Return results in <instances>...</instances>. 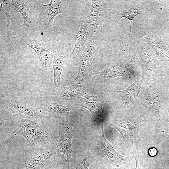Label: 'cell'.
Returning a JSON list of instances; mask_svg holds the SVG:
<instances>
[{"mask_svg":"<svg viewBox=\"0 0 169 169\" xmlns=\"http://www.w3.org/2000/svg\"><path fill=\"white\" fill-rule=\"evenodd\" d=\"M52 167V166H49V167H48V168H46V169H50Z\"/></svg>","mask_w":169,"mask_h":169,"instance_id":"28","label":"cell"},{"mask_svg":"<svg viewBox=\"0 0 169 169\" xmlns=\"http://www.w3.org/2000/svg\"><path fill=\"white\" fill-rule=\"evenodd\" d=\"M131 153L133 155L136 160V168L135 169H142L141 167L139 166V164L138 159L136 154V151H133L131 152Z\"/></svg>","mask_w":169,"mask_h":169,"instance_id":"25","label":"cell"},{"mask_svg":"<svg viewBox=\"0 0 169 169\" xmlns=\"http://www.w3.org/2000/svg\"><path fill=\"white\" fill-rule=\"evenodd\" d=\"M141 36L155 52L158 61L169 62V43L167 40L145 32Z\"/></svg>","mask_w":169,"mask_h":169,"instance_id":"16","label":"cell"},{"mask_svg":"<svg viewBox=\"0 0 169 169\" xmlns=\"http://www.w3.org/2000/svg\"><path fill=\"white\" fill-rule=\"evenodd\" d=\"M151 49L148 44L142 43L138 50L142 68L148 78L149 83L156 81L158 71V61Z\"/></svg>","mask_w":169,"mask_h":169,"instance_id":"8","label":"cell"},{"mask_svg":"<svg viewBox=\"0 0 169 169\" xmlns=\"http://www.w3.org/2000/svg\"><path fill=\"white\" fill-rule=\"evenodd\" d=\"M25 44L36 54L41 66L44 69L49 68L53 60L55 51L51 45L41 38H34L27 41Z\"/></svg>","mask_w":169,"mask_h":169,"instance_id":"11","label":"cell"},{"mask_svg":"<svg viewBox=\"0 0 169 169\" xmlns=\"http://www.w3.org/2000/svg\"><path fill=\"white\" fill-rule=\"evenodd\" d=\"M144 87L141 79H136L126 89L120 91H114L118 100L126 107H132L136 104L139 93Z\"/></svg>","mask_w":169,"mask_h":169,"instance_id":"15","label":"cell"},{"mask_svg":"<svg viewBox=\"0 0 169 169\" xmlns=\"http://www.w3.org/2000/svg\"><path fill=\"white\" fill-rule=\"evenodd\" d=\"M107 1H92L91 6L85 21L94 33L102 27L106 20L109 9Z\"/></svg>","mask_w":169,"mask_h":169,"instance_id":"7","label":"cell"},{"mask_svg":"<svg viewBox=\"0 0 169 169\" xmlns=\"http://www.w3.org/2000/svg\"><path fill=\"white\" fill-rule=\"evenodd\" d=\"M67 1L51 0L48 4H41L46 8L45 12L42 13L46 14L47 15V18L45 19H48L49 21L46 25H51L57 15L67 13L68 8Z\"/></svg>","mask_w":169,"mask_h":169,"instance_id":"19","label":"cell"},{"mask_svg":"<svg viewBox=\"0 0 169 169\" xmlns=\"http://www.w3.org/2000/svg\"><path fill=\"white\" fill-rule=\"evenodd\" d=\"M165 124L167 126H169V106L168 111L166 120L165 121Z\"/></svg>","mask_w":169,"mask_h":169,"instance_id":"27","label":"cell"},{"mask_svg":"<svg viewBox=\"0 0 169 169\" xmlns=\"http://www.w3.org/2000/svg\"><path fill=\"white\" fill-rule=\"evenodd\" d=\"M138 50L132 55L116 62L105 69L96 72L91 76L98 78L105 79L122 76L134 77L137 75L136 60Z\"/></svg>","mask_w":169,"mask_h":169,"instance_id":"3","label":"cell"},{"mask_svg":"<svg viewBox=\"0 0 169 169\" xmlns=\"http://www.w3.org/2000/svg\"><path fill=\"white\" fill-rule=\"evenodd\" d=\"M86 94L83 85L74 84L62 88L58 95L62 100L71 101L84 97Z\"/></svg>","mask_w":169,"mask_h":169,"instance_id":"21","label":"cell"},{"mask_svg":"<svg viewBox=\"0 0 169 169\" xmlns=\"http://www.w3.org/2000/svg\"><path fill=\"white\" fill-rule=\"evenodd\" d=\"M103 124H101V145L100 153L104 161L113 166L120 167L127 164V157L120 154L116 151L105 138L103 130Z\"/></svg>","mask_w":169,"mask_h":169,"instance_id":"14","label":"cell"},{"mask_svg":"<svg viewBox=\"0 0 169 169\" xmlns=\"http://www.w3.org/2000/svg\"><path fill=\"white\" fill-rule=\"evenodd\" d=\"M148 153L150 156L151 157L154 156L157 154V150L154 148H150L148 151Z\"/></svg>","mask_w":169,"mask_h":169,"instance_id":"26","label":"cell"},{"mask_svg":"<svg viewBox=\"0 0 169 169\" xmlns=\"http://www.w3.org/2000/svg\"><path fill=\"white\" fill-rule=\"evenodd\" d=\"M92 161L89 156H86L74 160L70 164L69 169H89Z\"/></svg>","mask_w":169,"mask_h":169,"instance_id":"23","label":"cell"},{"mask_svg":"<svg viewBox=\"0 0 169 169\" xmlns=\"http://www.w3.org/2000/svg\"><path fill=\"white\" fill-rule=\"evenodd\" d=\"M18 127L13 131L9 142L17 135L24 137L30 147L33 150L41 148L54 144V138L49 128L43 124L42 120L32 121L22 115L17 116Z\"/></svg>","mask_w":169,"mask_h":169,"instance_id":"1","label":"cell"},{"mask_svg":"<svg viewBox=\"0 0 169 169\" xmlns=\"http://www.w3.org/2000/svg\"><path fill=\"white\" fill-rule=\"evenodd\" d=\"M42 109L49 116L58 119L63 124L68 123L74 119L78 112L69 103L64 101L45 105Z\"/></svg>","mask_w":169,"mask_h":169,"instance_id":"9","label":"cell"},{"mask_svg":"<svg viewBox=\"0 0 169 169\" xmlns=\"http://www.w3.org/2000/svg\"><path fill=\"white\" fill-rule=\"evenodd\" d=\"M140 119L132 117L123 119L115 120L108 123L116 129L121 134L125 145L128 147L132 144L137 136L140 127Z\"/></svg>","mask_w":169,"mask_h":169,"instance_id":"6","label":"cell"},{"mask_svg":"<svg viewBox=\"0 0 169 169\" xmlns=\"http://www.w3.org/2000/svg\"><path fill=\"white\" fill-rule=\"evenodd\" d=\"M69 59V54L55 51L52 63L54 71L52 91L54 95H59L61 91L60 80L62 72L65 64Z\"/></svg>","mask_w":169,"mask_h":169,"instance_id":"17","label":"cell"},{"mask_svg":"<svg viewBox=\"0 0 169 169\" xmlns=\"http://www.w3.org/2000/svg\"><path fill=\"white\" fill-rule=\"evenodd\" d=\"M14 9L16 12L19 13L22 16L23 23L19 25L23 28L22 33L26 34L28 32L29 27L28 16L29 10L31 8L30 1L29 0H12Z\"/></svg>","mask_w":169,"mask_h":169,"instance_id":"20","label":"cell"},{"mask_svg":"<svg viewBox=\"0 0 169 169\" xmlns=\"http://www.w3.org/2000/svg\"><path fill=\"white\" fill-rule=\"evenodd\" d=\"M142 105L154 119H160L162 103L156 81L148 83Z\"/></svg>","mask_w":169,"mask_h":169,"instance_id":"10","label":"cell"},{"mask_svg":"<svg viewBox=\"0 0 169 169\" xmlns=\"http://www.w3.org/2000/svg\"><path fill=\"white\" fill-rule=\"evenodd\" d=\"M94 33L85 21L75 32L74 38V48L72 51L68 54L69 59L77 61L81 52H83L85 47L91 42Z\"/></svg>","mask_w":169,"mask_h":169,"instance_id":"12","label":"cell"},{"mask_svg":"<svg viewBox=\"0 0 169 169\" xmlns=\"http://www.w3.org/2000/svg\"><path fill=\"white\" fill-rule=\"evenodd\" d=\"M14 8L13 6L12 0H2L0 1V12L5 14L7 19V31L8 34V29L10 22H11L13 25L11 17L9 14V12L12 10H14Z\"/></svg>","mask_w":169,"mask_h":169,"instance_id":"24","label":"cell"},{"mask_svg":"<svg viewBox=\"0 0 169 169\" xmlns=\"http://www.w3.org/2000/svg\"><path fill=\"white\" fill-rule=\"evenodd\" d=\"M3 101L9 107V112H10L8 117L23 114L34 117L36 120H44L50 119V116L41 114L38 112L37 109L21 102L13 97H8L3 99Z\"/></svg>","mask_w":169,"mask_h":169,"instance_id":"13","label":"cell"},{"mask_svg":"<svg viewBox=\"0 0 169 169\" xmlns=\"http://www.w3.org/2000/svg\"><path fill=\"white\" fill-rule=\"evenodd\" d=\"M75 120H72L68 123H60L59 134L55 141L57 153L55 163L68 165V167L73 160L72 138L74 135L73 126Z\"/></svg>","mask_w":169,"mask_h":169,"instance_id":"2","label":"cell"},{"mask_svg":"<svg viewBox=\"0 0 169 169\" xmlns=\"http://www.w3.org/2000/svg\"><path fill=\"white\" fill-rule=\"evenodd\" d=\"M54 144L44 147L37 154L20 160L10 169H45L53 166L57 154Z\"/></svg>","mask_w":169,"mask_h":169,"instance_id":"4","label":"cell"},{"mask_svg":"<svg viewBox=\"0 0 169 169\" xmlns=\"http://www.w3.org/2000/svg\"><path fill=\"white\" fill-rule=\"evenodd\" d=\"M96 49L91 42L87 46L77 61L78 74L70 83L83 85L89 74L95 57Z\"/></svg>","mask_w":169,"mask_h":169,"instance_id":"5","label":"cell"},{"mask_svg":"<svg viewBox=\"0 0 169 169\" xmlns=\"http://www.w3.org/2000/svg\"><path fill=\"white\" fill-rule=\"evenodd\" d=\"M78 102L79 105L89 110L94 118L102 112L104 102L101 94L96 95H89L87 94Z\"/></svg>","mask_w":169,"mask_h":169,"instance_id":"18","label":"cell"},{"mask_svg":"<svg viewBox=\"0 0 169 169\" xmlns=\"http://www.w3.org/2000/svg\"><path fill=\"white\" fill-rule=\"evenodd\" d=\"M141 10L135 7H130L126 8L120 11L118 15L117 23L121 18H125L130 21V30L129 33L128 44H129L130 38L131 30V25L134 18L141 13Z\"/></svg>","mask_w":169,"mask_h":169,"instance_id":"22","label":"cell"}]
</instances>
